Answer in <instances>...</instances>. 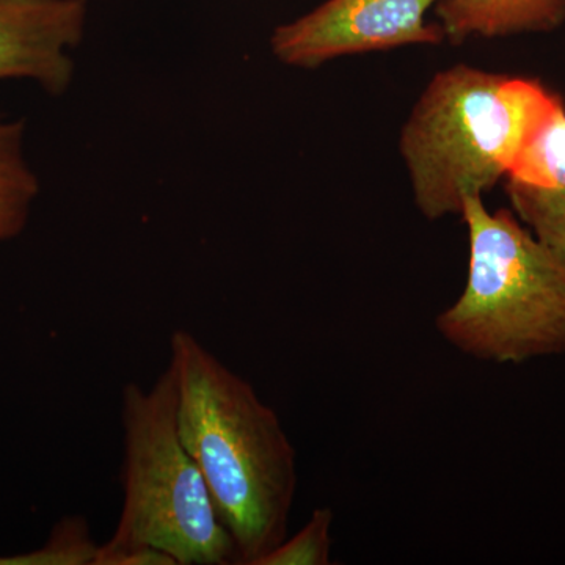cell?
Returning <instances> with one entry per match:
<instances>
[{"instance_id": "3957f363", "label": "cell", "mask_w": 565, "mask_h": 565, "mask_svg": "<svg viewBox=\"0 0 565 565\" xmlns=\"http://www.w3.org/2000/svg\"><path fill=\"white\" fill-rule=\"evenodd\" d=\"M467 282L435 319L446 343L479 362L516 364L565 353V262L514 212L468 196Z\"/></svg>"}, {"instance_id": "52a82bcc", "label": "cell", "mask_w": 565, "mask_h": 565, "mask_svg": "<svg viewBox=\"0 0 565 565\" xmlns=\"http://www.w3.org/2000/svg\"><path fill=\"white\" fill-rule=\"evenodd\" d=\"M515 217L565 262V104L504 178Z\"/></svg>"}, {"instance_id": "7a4b0ae2", "label": "cell", "mask_w": 565, "mask_h": 565, "mask_svg": "<svg viewBox=\"0 0 565 565\" xmlns=\"http://www.w3.org/2000/svg\"><path fill=\"white\" fill-rule=\"evenodd\" d=\"M541 81L470 65L438 71L401 131L416 207L427 221L460 215L519 161L563 106Z\"/></svg>"}, {"instance_id": "8992f818", "label": "cell", "mask_w": 565, "mask_h": 565, "mask_svg": "<svg viewBox=\"0 0 565 565\" xmlns=\"http://www.w3.org/2000/svg\"><path fill=\"white\" fill-rule=\"evenodd\" d=\"M88 13L90 0H0V81H32L63 95L74 81L73 52Z\"/></svg>"}, {"instance_id": "5b68a950", "label": "cell", "mask_w": 565, "mask_h": 565, "mask_svg": "<svg viewBox=\"0 0 565 565\" xmlns=\"http://www.w3.org/2000/svg\"><path fill=\"white\" fill-rule=\"evenodd\" d=\"M440 0H326L310 13L275 28V57L294 68H319L345 55L440 44V24L427 11Z\"/></svg>"}, {"instance_id": "9c48e42d", "label": "cell", "mask_w": 565, "mask_h": 565, "mask_svg": "<svg viewBox=\"0 0 565 565\" xmlns=\"http://www.w3.org/2000/svg\"><path fill=\"white\" fill-rule=\"evenodd\" d=\"M22 120L0 115V241H9L28 225L40 180L24 150Z\"/></svg>"}, {"instance_id": "6da1fadb", "label": "cell", "mask_w": 565, "mask_h": 565, "mask_svg": "<svg viewBox=\"0 0 565 565\" xmlns=\"http://www.w3.org/2000/svg\"><path fill=\"white\" fill-rule=\"evenodd\" d=\"M169 367L182 444L233 537L237 564L256 565L288 537L296 449L280 416L250 382L189 330L170 337Z\"/></svg>"}, {"instance_id": "30bf717a", "label": "cell", "mask_w": 565, "mask_h": 565, "mask_svg": "<svg viewBox=\"0 0 565 565\" xmlns=\"http://www.w3.org/2000/svg\"><path fill=\"white\" fill-rule=\"evenodd\" d=\"M333 511L315 509L299 533L286 537L256 565H329L332 553Z\"/></svg>"}, {"instance_id": "8fae6325", "label": "cell", "mask_w": 565, "mask_h": 565, "mask_svg": "<svg viewBox=\"0 0 565 565\" xmlns=\"http://www.w3.org/2000/svg\"><path fill=\"white\" fill-rule=\"evenodd\" d=\"M103 565H178L177 561L152 546H137L107 557Z\"/></svg>"}, {"instance_id": "277c9868", "label": "cell", "mask_w": 565, "mask_h": 565, "mask_svg": "<svg viewBox=\"0 0 565 565\" xmlns=\"http://www.w3.org/2000/svg\"><path fill=\"white\" fill-rule=\"evenodd\" d=\"M177 408L169 366L151 388L137 382L122 386V504L114 534L98 545L93 565L137 546L161 550L178 565L237 564L233 537L182 444Z\"/></svg>"}, {"instance_id": "ba28073f", "label": "cell", "mask_w": 565, "mask_h": 565, "mask_svg": "<svg viewBox=\"0 0 565 565\" xmlns=\"http://www.w3.org/2000/svg\"><path fill=\"white\" fill-rule=\"evenodd\" d=\"M434 10L451 43L552 32L565 22V0H440Z\"/></svg>"}]
</instances>
